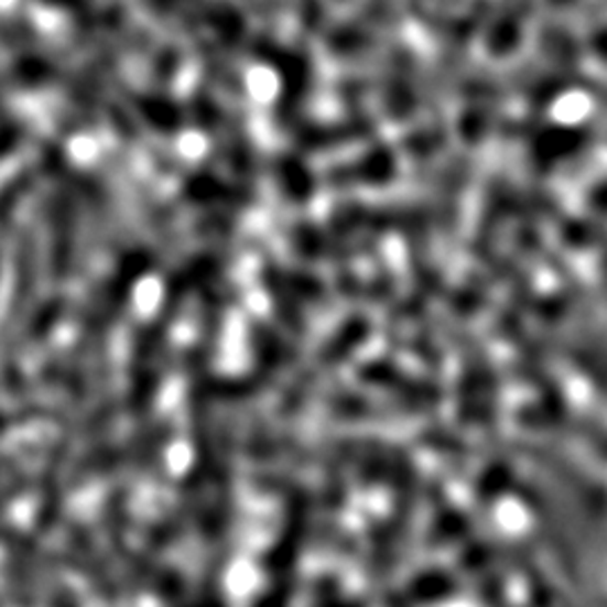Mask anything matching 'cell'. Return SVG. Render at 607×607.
I'll return each mask as SVG.
<instances>
[{
  "label": "cell",
  "instance_id": "cell-1",
  "mask_svg": "<svg viewBox=\"0 0 607 607\" xmlns=\"http://www.w3.org/2000/svg\"><path fill=\"white\" fill-rule=\"evenodd\" d=\"M286 500V511L282 520V529L270 544L268 554L263 559V567L268 572V585H289L295 587V567L302 554V546L308 533L311 520V502L306 490L286 488L282 490Z\"/></svg>",
  "mask_w": 607,
  "mask_h": 607
},
{
  "label": "cell",
  "instance_id": "cell-2",
  "mask_svg": "<svg viewBox=\"0 0 607 607\" xmlns=\"http://www.w3.org/2000/svg\"><path fill=\"white\" fill-rule=\"evenodd\" d=\"M170 425H158L124 446H99L79 459L73 470V481L84 484L86 479L110 475L127 466H153V462H158L164 448L170 446Z\"/></svg>",
  "mask_w": 607,
  "mask_h": 607
},
{
  "label": "cell",
  "instance_id": "cell-3",
  "mask_svg": "<svg viewBox=\"0 0 607 607\" xmlns=\"http://www.w3.org/2000/svg\"><path fill=\"white\" fill-rule=\"evenodd\" d=\"M162 317L138 334L131 360V392L129 405L133 414H147L155 401L160 380H162V362L164 347H167V326Z\"/></svg>",
  "mask_w": 607,
  "mask_h": 607
},
{
  "label": "cell",
  "instance_id": "cell-4",
  "mask_svg": "<svg viewBox=\"0 0 607 607\" xmlns=\"http://www.w3.org/2000/svg\"><path fill=\"white\" fill-rule=\"evenodd\" d=\"M151 268V257L144 250H133L124 257L118 272L108 280L101 295L95 300L93 308L84 322V336L90 343H99L101 334L116 324V317L124 311L127 300L133 291V282Z\"/></svg>",
  "mask_w": 607,
  "mask_h": 607
},
{
  "label": "cell",
  "instance_id": "cell-5",
  "mask_svg": "<svg viewBox=\"0 0 607 607\" xmlns=\"http://www.w3.org/2000/svg\"><path fill=\"white\" fill-rule=\"evenodd\" d=\"M68 551H71V561L79 570V574L90 583V587L97 592L99 598L104 600H118L120 587L116 583L113 572H110L108 563L104 561L101 551L93 538V533L82 527V524H71L68 538H66Z\"/></svg>",
  "mask_w": 607,
  "mask_h": 607
},
{
  "label": "cell",
  "instance_id": "cell-6",
  "mask_svg": "<svg viewBox=\"0 0 607 607\" xmlns=\"http://www.w3.org/2000/svg\"><path fill=\"white\" fill-rule=\"evenodd\" d=\"M254 52L259 54L263 62H270V64L278 66V71L282 73L286 90H284V97L280 101V120L293 122L295 113H297V106H300V97H304L306 90H308L311 66H308L306 57H304V54L284 50V47H280L278 43H272V41H261L254 47Z\"/></svg>",
  "mask_w": 607,
  "mask_h": 607
},
{
  "label": "cell",
  "instance_id": "cell-7",
  "mask_svg": "<svg viewBox=\"0 0 607 607\" xmlns=\"http://www.w3.org/2000/svg\"><path fill=\"white\" fill-rule=\"evenodd\" d=\"M6 583L19 607H34L36 600V546L25 535L8 538Z\"/></svg>",
  "mask_w": 607,
  "mask_h": 607
},
{
  "label": "cell",
  "instance_id": "cell-8",
  "mask_svg": "<svg viewBox=\"0 0 607 607\" xmlns=\"http://www.w3.org/2000/svg\"><path fill=\"white\" fill-rule=\"evenodd\" d=\"M360 378L376 388L390 390V394L399 397L401 401H408L412 405H430L436 401V392L430 384L408 378L399 367L388 362H369L360 369Z\"/></svg>",
  "mask_w": 607,
  "mask_h": 607
},
{
  "label": "cell",
  "instance_id": "cell-9",
  "mask_svg": "<svg viewBox=\"0 0 607 607\" xmlns=\"http://www.w3.org/2000/svg\"><path fill=\"white\" fill-rule=\"evenodd\" d=\"M68 444H57L50 453V459L41 475L39 492V511L36 520L41 529H50L59 518L62 511V492H64V466H66Z\"/></svg>",
  "mask_w": 607,
  "mask_h": 607
},
{
  "label": "cell",
  "instance_id": "cell-10",
  "mask_svg": "<svg viewBox=\"0 0 607 607\" xmlns=\"http://www.w3.org/2000/svg\"><path fill=\"white\" fill-rule=\"evenodd\" d=\"M54 243H52V270L54 278L62 280L71 272L73 254H75V226H73V212L68 207V200L59 196L54 200Z\"/></svg>",
  "mask_w": 607,
  "mask_h": 607
},
{
  "label": "cell",
  "instance_id": "cell-11",
  "mask_svg": "<svg viewBox=\"0 0 607 607\" xmlns=\"http://www.w3.org/2000/svg\"><path fill=\"white\" fill-rule=\"evenodd\" d=\"M394 172V155H390V151H376L371 155H367V160L358 162V164H345V167H338L330 176L334 183H382L390 181Z\"/></svg>",
  "mask_w": 607,
  "mask_h": 607
},
{
  "label": "cell",
  "instance_id": "cell-12",
  "mask_svg": "<svg viewBox=\"0 0 607 607\" xmlns=\"http://www.w3.org/2000/svg\"><path fill=\"white\" fill-rule=\"evenodd\" d=\"M136 108L140 110V116L160 133H176L183 129V116L181 108L170 99L162 95H136L133 97Z\"/></svg>",
  "mask_w": 607,
  "mask_h": 607
},
{
  "label": "cell",
  "instance_id": "cell-13",
  "mask_svg": "<svg viewBox=\"0 0 607 607\" xmlns=\"http://www.w3.org/2000/svg\"><path fill=\"white\" fill-rule=\"evenodd\" d=\"M185 196L194 203H226V205H246L250 200L243 189L207 174L192 176L185 183Z\"/></svg>",
  "mask_w": 607,
  "mask_h": 607
},
{
  "label": "cell",
  "instance_id": "cell-14",
  "mask_svg": "<svg viewBox=\"0 0 607 607\" xmlns=\"http://www.w3.org/2000/svg\"><path fill=\"white\" fill-rule=\"evenodd\" d=\"M129 498L124 490H116L113 495H108L106 507H104V527L108 531L110 544H113L118 551H122L120 556L129 554Z\"/></svg>",
  "mask_w": 607,
  "mask_h": 607
},
{
  "label": "cell",
  "instance_id": "cell-15",
  "mask_svg": "<svg viewBox=\"0 0 607 607\" xmlns=\"http://www.w3.org/2000/svg\"><path fill=\"white\" fill-rule=\"evenodd\" d=\"M278 181L284 189V194L295 200V203H304L311 198L313 192V178L308 174V170L304 167V162H300L293 155H282L280 164H278Z\"/></svg>",
  "mask_w": 607,
  "mask_h": 607
},
{
  "label": "cell",
  "instance_id": "cell-16",
  "mask_svg": "<svg viewBox=\"0 0 607 607\" xmlns=\"http://www.w3.org/2000/svg\"><path fill=\"white\" fill-rule=\"evenodd\" d=\"M248 455L254 459H282L291 457V459H304V451L295 441H286L282 436H268V434H257L250 438L248 444Z\"/></svg>",
  "mask_w": 607,
  "mask_h": 607
},
{
  "label": "cell",
  "instance_id": "cell-17",
  "mask_svg": "<svg viewBox=\"0 0 607 607\" xmlns=\"http://www.w3.org/2000/svg\"><path fill=\"white\" fill-rule=\"evenodd\" d=\"M455 592V585L453 581L446 576V574H438V572H425V574H419L416 578H412V583L408 585V594L419 600V603H436V600H444V598H451Z\"/></svg>",
  "mask_w": 607,
  "mask_h": 607
},
{
  "label": "cell",
  "instance_id": "cell-18",
  "mask_svg": "<svg viewBox=\"0 0 607 607\" xmlns=\"http://www.w3.org/2000/svg\"><path fill=\"white\" fill-rule=\"evenodd\" d=\"M295 587H286V585H268L259 598L254 600L252 607H291V598H293Z\"/></svg>",
  "mask_w": 607,
  "mask_h": 607
},
{
  "label": "cell",
  "instance_id": "cell-19",
  "mask_svg": "<svg viewBox=\"0 0 607 607\" xmlns=\"http://www.w3.org/2000/svg\"><path fill=\"white\" fill-rule=\"evenodd\" d=\"M315 607H365V605H362L360 600H356V598L338 596V594H336V587H330V589H326V592L322 594L319 605H315Z\"/></svg>",
  "mask_w": 607,
  "mask_h": 607
},
{
  "label": "cell",
  "instance_id": "cell-20",
  "mask_svg": "<svg viewBox=\"0 0 607 607\" xmlns=\"http://www.w3.org/2000/svg\"><path fill=\"white\" fill-rule=\"evenodd\" d=\"M52 607H79V600L68 587H57L52 596Z\"/></svg>",
  "mask_w": 607,
  "mask_h": 607
},
{
  "label": "cell",
  "instance_id": "cell-21",
  "mask_svg": "<svg viewBox=\"0 0 607 607\" xmlns=\"http://www.w3.org/2000/svg\"><path fill=\"white\" fill-rule=\"evenodd\" d=\"M14 468V459L0 455V475H8Z\"/></svg>",
  "mask_w": 607,
  "mask_h": 607
},
{
  "label": "cell",
  "instance_id": "cell-22",
  "mask_svg": "<svg viewBox=\"0 0 607 607\" xmlns=\"http://www.w3.org/2000/svg\"><path fill=\"white\" fill-rule=\"evenodd\" d=\"M6 430H8V419L3 414H0V434H3Z\"/></svg>",
  "mask_w": 607,
  "mask_h": 607
}]
</instances>
